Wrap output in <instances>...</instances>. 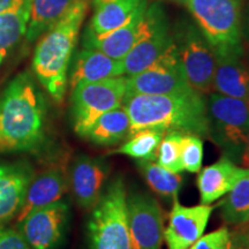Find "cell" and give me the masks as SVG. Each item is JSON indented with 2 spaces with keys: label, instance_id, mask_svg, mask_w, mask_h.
<instances>
[{
  "label": "cell",
  "instance_id": "6da1fadb",
  "mask_svg": "<svg viewBox=\"0 0 249 249\" xmlns=\"http://www.w3.org/2000/svg\"><path fill=\"white\" fill-rule=\"evenodd\" d=\"M46 105L27 71L8 83L0 96V155L38 149L45 139Z\"/></svg>",
  "mask_w": 249,
  "mask_h": 249
},
{
  "label": "cell",
  "instance_id": "7a4b0ae2",
  "mask_svg": "<svg viewBox=\"0 0 249 249\" xmlns=\"http://www.w3.org/2000/svg\"><path fill=\"white\" fill-rule=\"evenodd\" d=\"M123 107L130 120L129 135L140 129L155 128L210 138L207 102L196 91L127 96Z\"/></svg>",
  "mask_w": 249,
  "mask_h": 249
},
{
  "label": "cell",
  "instance_id": "3957f363",
  "mask_svg": "<svg viewBox=\"0 0 249 249\" xmlns=\"http://www.w3.org/2000/svg\"><path fill=\"white\" fill-rule=\"evenodd\" d=\"M87 9L88 1L77 0L61 20L40 36L34 53V73L57 103H61L66 93L68 70Z\"/></svg>",
  "mask_w": 249,
  "mask_h": 249
},
{
  "label": "cell",
  "instance_id": "277c9868",
  "mask_svg": "<svg viewBox=\"0 0 249 249\" xmlns=\"http://www.w3.org/2000/svg\"><path fill=\"white\" fill-rule=\"evenodd\" d=\"M123 177L108 183L88 222L89 249H133Z\"/></svg>",
  "mask_w": 249,
  "mask_h": 249
},
{
  "label": "cell",
  "instance_id": "5b68a950",
  "mask_svg": "<svg viewBox=\"0 0 249 249\" xmlns=\"http://www.w3.org/2000/svg\"><path fill=\"white\" fill-rule=\"evenodd\" d=\"M186 6L214 53L244 51L240 0H189Z\"/></svg>",
  "mask_w": 249,
  "mask_h": 249
},
{
  "label": "cell",
  "instance_id": "8992f818",
  "mask_svg": "<svg viewBox=\"0 0 249 249\" xmlns=\"http://www.w3.org/2000/svg\"><path fill=\"white\" fill-rule=\"evenodd\" d=\"M210 138L229 158H241L249 133V103L210 92L207 102Z\"/></svg>",
  "mask_w": 249,
  "mask_h": 249
},
{
  "label": "cell",
  "instance_id": "52a82bcc",
  "mask_svg": "<svg viewBox=\"0 0 249 249\" xmlns=\"http://www.w3.org/2000/svg\"><path fill=\"white\" fill-rule=\"evenodd\" d=\"M126 89V76L80 83L71 89V114L74 132L85 138L102 114L123 107Z\"/></svg>",
  "mask_w": 249,
  "mask_h": 249
},
{
  "label": "cell",
  "instance_id": "ba28073f",
  "mask_svg": "<svg viewBox=\"0 0 249 249\" xmlns=\"http://www.w3.org/2000/svg\"><path fill=\"white\" fill-rule=\"evenodd\" d=\"M177 53L189 87L200 95L213 92L216 53L197 27L183 23L173 35Z\"/></svg>",
  "mask_w": 249,
  "mask_h": 249
},
{
  "label": "cell",
  "instance_id": "9c48e42d",
  "mask_svg": "<svg viewBox=\"0 0 249 249\" xmlns=\"http://www.w3.org/2000/svg\"><path fill=\"white\" fill-rule=\"evenodd\" d=\"M127 77L126 96L133 95H174L195 91L187 82L180 65L177 48L170 46L158 60L147 70Z\"/></svg>",
  "mask_w": 249,
  "mask_h": 249
},
{
  "label": "cell",
  "instance_id": "30bf717a",
  "mask_svg": "<svg viewBox=\"0 0 249 249\" xmlns=\"http://www.w3.org/2000/svg\"><path fill=\"white\" fill-rule=\"evenodd\" d=\"M127 223L133 249H160L164 240V213L160 203L147 193L126 196Z\"/></svg>",
  "mask_w": 249,
  "mask_h": 249
},
{
  "label": "cell",
  "instance_id": "8fae6325",
  "mask_svg": "<svg viewBox=\"0 0 249 249\" xmlns=\"http://www.w3.org/2000/svg\"><path fill=\"white\" fill-rule=\"evenodd\" d=\"M163 12L160 5L152 4L126 24L104 35L95 36L86 31L83 35V45L86 49L97 50L116 60H123L136 43L148 33Z\"/></svg>",
  "mask_w": 249,
  "mask_h": 249
},
{
  "label": "cell",
  "instance_id": "7c38bea8",
  "mask_svg": "<svg viewBox=\"0 0 249 249\" xmlns=\"http://www.w3.org/2000/svg\"><path fill=\"white\" fill-rule=\"evenodd\" d=\"M68 214L70 207L64 201L37 208L18 223L20 232L31 249H55L64 236Z\"/></svg>",
  "mask_w": 249,
  "mask_h": 249
},
{
  "label": "cell",
  "instance_id": "4fadbf2b",
  "mask_svg": "<svg viewBox=\"0 0 249 249\" xmlns=\"http://www.w3.org/2000/svg\"><path fill=\"white\" fill-rule=\"evenodd\" d=\"M173 201L169 226L164 230V240L169 249H188L203 235L213 207H183L178 198Z\"/></svg>",
  "mask_w": 249,
  "mask_h": 249
},
{
  "label": "cell",
  "instance_id": "5bb4252c",
  "mask_svg": "<svg viewBox=\"0 0 249 249\" xmlns=\"http://www.w3.org/2000/svg\"><path fill=\"white\" fill-rule=\"evenodd\" d=\"M110 166L105 160L81 155L71 169V187L82 209H93L101 200Z\"/></svg>",
  "mask_w": 249,
  "mask_h": 249
},
{
  "label": "cell",
  "instance_id": "9a60e30c",
  "mask_svg": "<svg viewBox=\"0 0 249 249\" xmlns=\"http://www.w3.org/2000/svg\"><path fill=\"white\" fill-rule=\"evenodd\" d=\"M167 18L163 12L148 33L136 43L123 60L124 76H132L147 70L172 45Z\"/></svg>",
  "mask_w": 249,
  "mask_h": 249
},
{
  "label": "cell",
  "instance_id": "2e32d148",
  "mask_svg": "<svg viewBox=\"0 0 249 249\" xmlns=\"http://www.w3.org/2000/svg\"><path fill=\"white\" fill-rule=\"evenodd\" d=\"M33 179L34 171L26 161L0 163V225L18 213Z\"/></svg>",
  "mask_w": 249,
  "mask_h": 249
},
{
  "label": "cell",
  "instance_id": "e0dca14e",
  "mask_svg": "<svg viewBox=\"0 0 249 249\" xmlns=\"http://www.w3.org/2000/svg\"><path fill=\"white\" fill-rule=\"evenodd\" d=\"M244 51L216 53L213 91L249 103V66Z\"/></svg>",
  "mask_w": 249,
  "mask_h": 249
},
{
  "label": "cell",
  "instance_id": "ac0fdd59",
  "mask_svg": "<svg viewBox=\"0 0 249 249\" xmlns=\"http://www.w3.org/2000/svg\"><path fill=\"white\" fill-rule=\"evenodd\" d=\"M147 7L148 0H93L92 17L86 31L104 35L126 24Z\"/></svg>",
  "mask_w": 249,
  "mask_h": 249
},
{
  "label": "cell",
  "instance_id": "d6986e66",
  "mask_svg": "<svg viewBox=\"0 0 249 249\" xmlns=\"http://www.w3.org/2000/svg\"><path fill=\"white\" fill-rule=\"evenodd\" d=\"M248 172L249 169L239 167L227 156L200 171L197 187L201 203L210 204L225 196Z\"/></svg>",
  "mask_w": 249,
  "mask_h": 249
},
{
  "label": "cell",
  "instance_id": "ffe728a7",
  "mask_svg": "<svg viewBox=\"0 0 249 249\" xmlns=\"http://www.w3.org/2000/svg\"><path fill=\"white\" fill-rule=\"evenodd\" d=\"M118 76H124L123 61L116 60L97 50L85 48L76 54L73 62L70 87L73 89L80 83L96 82Z\"/></svg>",
  "mask_w": 249,
  "mask_h": 249
},
{
  "label": "cell",
  "instance_id": "44dd1931",
  "mask_svg": "<svg viewBox=\"0 0 249 249\" xmlns=\"http://www.w3.org/2000/svg\"><path fill=\"white\" fill-rule=\"evenodd\" d=\"M67 191V181L60 170H49L31 180L23 204L18 213V223L37 208L60 201Z\"/></svg>",
  "mask_w": 249,
  "mask_h": 249
},
{
  "label": "cell",
  "instance_id": "7402d4cb",
  "mask_svg": "<svg viewBox=\"0 0 249 249\" xmlns=\"http://www.w3.org/2000/svg\"><path fill=\"white\" fill-rule=\"evenodd\" d=\"M130 120L124 107L102 114L86 133L85 139L98 145H114L128 139Z\"/></svg>",
  "mask_w": 249,
  "mask_h": 249
},
{
  "label": "cell",
  "instance_id": "603a6c76",
  "mask_svg": "<svg viewBox=\"0 0 249 249\" xmlns=\"http://www.w3.org/2000/svg\"><path fill=\"white\" fill-rule=\"evenodd\" d=\"M77 0H31L26 38L34 42L54 26Z\"/></svg>",
  "mask_w": 249,
  "mask_h": 249
},
{
  "label": "cell",
  "instance_id": "cb8c5ba5",
  "mask_svg": "<svg viewBox=\"0 0 249 249\" xmlns=\"http://www.w3.org/2000/svg\"><path fill=\"white\" fill-rule=\"evenodd\" d=\"M138 167L156 194L165 198H178L182 186V177L180 173L170 172L160 164L155 163V160H138Z\"/></svg>",
  "mask_w": 249,
  "mask_h": 249
},
{
  "label": "cell",
  "instance_id": "d4e9b609",
  "mask_svg": "<svg viewBox=\"0 0 249 249\" xmlns=\"http://www.w3.org/2000/svg\"><path fill=\"white\" fill-rule=\"evenodd\" d=\"M165 133L155 128L140 129L129 135L127 141L113 152L129 156L136 160H155Z\"/></svg>",
  "mask_w": 249,
  "mask_h": 249
},
{
  "label": "cell",
  "instance_id": "484cf974",
  "mask_svg": "<svg viewBox=\"0 0 249 249\" xmlns=\"http://www.w3.org/2000/svg\"><path fill=\"white\" fill-rule=\"evenodd\" d=\"M28 21L29 9L23 7L0 14V65L26 36Z\"/></svg>",
  "mask_w": 249,
  "mask_h": 249
},
{
  "label": "cell",
  "instance_id": "4316f807",
  "mask_svg": "<svg viewBox=\"0 0 249 249\" xmlns=\"http://www.w3.org/2000/svg\"><path fill=\"white\" fill-rule=\"evenodd\" d=\"M222 202V217L231 225L249 223V172L226 194Z\"/></svg>",
  "mask_w": 249,
  "mask_h": 249
},
{
  "label": "cell",
  "instance_id": "83f0119b",
  "mask_svg": "<svg viewBox=\"0 0 249 249\" xmlns=\"http://www.w3.org/2000/svg\"><path fill=\"white\" fill-rule=\"evenodd\" d=\"M183 134L178 132H166L157 150V164L173 173H181L183 171L181 161L180 143Z\"/></svg>",
  "mask_w": 249,
  "mask_h": 249
},
{
  "label": "cell",
  "instance_id": "f1b7e54d",
  "mask_svg": "<svg viewBox=\"0 0 249 249\" xmlns=\"http://www.w3.org/2000/svg\"><path fill=\"white\" fill-rule=\"evenodd\" d=\"M183 171L198 173L203 160V141L195 134H183L180 143Z\"/></svg>",
  "mask_w": 249,
  "mask_h": 249
},
{
  "label": "cell",
  "instance_id": "f546056e",
  "mask_svg": "<svg viewBox=\"0 0 249 249\" xmlns=\"http://www.w3.org/2000/svg\"><path fill=\"white\" fill-rule=\"evenodd\" d=\"M230 231L225 226L220 227L209 234L202 235L188 249H227Z\"/></svg>",
  "mask_w": 249,
  "mask_h": 249
},
{
  "label": "cell",
  "instance_id": "4dcf8cb0",
  "mask_svg": "<svg viewBox=\"0 0 249 249\" xmlns=\"http://www.w3.org/2000/svg\"><path fill=\"white\" fill-rule=\"evenodd\" d=\"M0 249H31L20 231L0 225Z\"/></svg>",
  "mask_w": 249,
  "mask_h": 249
},
{
  "label": "cell",
  "instance_id": "1f68e13d",
  "mask_svg": "<svg viewBox=\"0 0 249 249\" xmlns=\"http://www.w3.org/2000/svg\"><path fill=\"white\" fill-rule=\"evenodd\" d=\"M227 249H249V229L230 232Z\"/></svg>",
  "mask_w": 249,
  "mask_h": 249
},
{
  "label": "cell",
  "instance_id": "d6a6232c",
  "mask_svg": "<svg viewBox=\"0 0 249 249\" xmlns=\"http://www.w3.org/2000/svg\"><path fill=\"white\" fill-rule=\"evenodd\" d=\"M22 7L27 8L24 6V0H0V14L6 13V12L17 11V9H20Z\"/></svg>",
  "mask_w": 249,
  "mask_h": 249
},
{
  "label": "cell",
  "instance_id": "836d02e7",
  "mask_svg": "<svg viewBox=\"0 0 249 249\" xmlns=\"http://www.w3.org/2000/svg\"><path fill=\"white\" fill-rule=\"evenodd\" d=\"M241 163H242V167H245V169H249V133L247 136V141H246L244 151H242V155H241Z\"/></svg>",
  "mask_w": 249,
  "mask_h": 249
},
{
  "label": "cell",
  "instance_id": "e575fe53",
  "mask_svg": "<svg viewBox=\"0 0 249 249\" xmlns=\"http://www.w3.org/2000/svg\"><path fill=\"white\" fill-rule=\"evenodd\" d=\"M242 37H245L249 42V7L242 17Z\"/></svg>",
  "mask_w": 249,
  "mask_h": 249
},
{
  "label": "cell",
  "instance_id": "d590c367",
  "mask_svg": "<svg viewBox=\"0 0 249 249\" xmlns=\"http://www.w3.org/2000/svg\"><path fill=\"white\" fill-rule=\"evenodd\" d=\"M172 1H176V2H179V4H183V5H186L187 2L189 1V0H172Z\"/></svg>",
  "mask_w": 249,
  "mask_h": 249
},
{
  "label": "cell",
  "instance_id": "8d00e7d4",
  "mask_svg": "<svg viewBox=\"0 0 249 249\" xmlns=\"http://www.w3.org/2000/svg\"><path fill=\"white\" fill-rule=\"evenodd\" d=\"M30 4H31V0H24V6H26L27 8L30 9Z\"/></svg>",
  "mask_w": 249,
  "mask_h": 249
}]
</instances>
